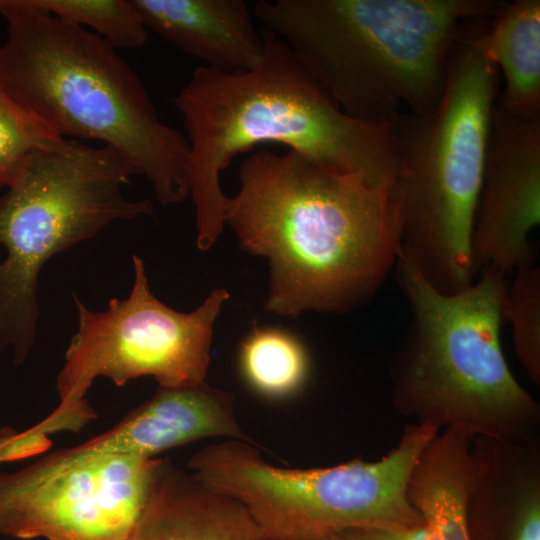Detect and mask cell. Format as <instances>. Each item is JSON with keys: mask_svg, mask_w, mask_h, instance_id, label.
<instances>
[{"mask_svg": "<svg viewBox=\"0 0 540 540\" xmlns=\"http://www.w3.org/2000/svg\"><path fill=\"white\" fill-rule=\"evenodd\" d=\"M224 221L240 247L265 257V310L345 312L368 301L395 267L401 220L394 185L340 171L302 153L261 149L239 168Z\"/></svg>", "mask_w": 540, "mask_h": 540, "instance_id": "cell-1", "label": "cell"}, {"mask_svg": "<svg viewBox=\"0 0 540 540\" xmlns=\"http://www.w3.org/2000/svg\"><path fill=\"white\" fill-rule=\"evenodd\" d=\"M262 35L265 50L254 68L224 72L200 66L173 99L189 143V195L202 251L225 225L221 172L259 144L280 143L340 171L395 184L391 119L347 115L282 40L266 28Z\"/></svg>", "mask_w": 540, "mask_h": 540, "instance_id": "cell-2", "label": "cell"}, {"mask_svg": "<svg viewBox=\"0 0 540 540\" xmlns=\"http://www.w3.org/2000/svg\"><path fill=\"white\" fill-rule=\"evenodd\" d=\"M498 0H258L254 15L347 115L390 120L439 102L453 48Z\"/></svg>", "mask_w": 540, "mask_h": 540, "instance_id": "cell-3", "label": "cell"}, {"mask_svg": "<svg viewBox=\"0 0 540 540\" xmlns=\"http://www.w3.org/2000/svg\"><path fill=\"white\" fill-rule=\"evenodd\" d=\"M8 37L0 69L13 97L66 138L119 152L164 204L189 195V143L163 123L133 69L94 32L27 5L0 0Z\"/></svg>", "mask_w": 540, "mask_h": 540, "instance_id": "cell-4", "label": "cell"}, {"mask_svg": "<svg viewBox=\"0 0 540 540\" xmlns=\"http://www.w3.org/2000/svg\"><path fill=\"white\" fill-rule=\"evenodd\" d=\"M395 269L411 310L391 364L399 412L471 441L532 438L539 405L513 376L500 344L506 274L487 267L469 287L447 294L401 250Z\"/></svg>", "mask_w": 540, "mask_h": 540, "instance_id": "cell-5", "label": "cell"}, {"mask_svg": "<svg viewBox=\"0 0 540 540\" xmlns=\"http://www.w3.org/2000/svg\"><path fill=\"white\" fill-rule=\"evenodd\" d=\"M466 29L452 50L445 87L426 113L391 118L401 252L442 293L476 279L471 234L482 185L499 71Z\"/></svg>", "mask_w": 540, "mask_h": 540, "instance_id": "cell-6", "label": "cell"}, {"mask_svg": "<svg viewBox=\"0 0 540 540\" xmlns=\"http://www.w3.org/2000/svg\"><path fill=\"white\" fill-rule=\"evenodd\" d=\"M438 433L435 425L416 422L378 461L310 469L274 466L254 442L226 439L197 451L187 467L242 503L269 540H323L351 529L403 530L424 523L408 498V484Z\"/></svg>", "mask_w": 540, "mask_h": 540, "instance_id": "cell-7", "label": "cell"}, {"mask_svg": "<svg viewBox=\"0 0 540 540\" xmlns=\"http://www.w3.org/2000/svg\"><path fill=\"white\" fill-rule=\"evenodd\" d=\"M134 283L125 299L89 310L73 294L78 328L57 377L59 405L41 421L48 433L79 431L96 417L86 399L98 377L123 386L151 376L160 387L206 382L214 322L229 299L214 289L189 313L168 307L151 291L141 258L133 255Z\"/></svg>", "mask_w": 540, "mask_h": 540, "instance_id": "cell-8", "label": "cell"}, {"mask_svg": "<svg viewBox=\"0 0 540 540\" xmlns=\"http://www.w3.org/2000/svg\"><path fill=\"white\" fill-rule=\"evenodd\" d=\"M122 217L102 175L82 158L62 152L32 156L0 197V349L13 364L31 353L39 319L38 278L44 264L93 238Z\"/></svg>", "mask_w": 540, "mask_h": 540, "instance_id": "cell-9", "label": "cell"}, {"mask_svg": "<svg viewBox=\"0 0 540 540\" xmlns=\"http://www.w3.org/2000/svg\"><path fill=\"white\" fill-rule=\"evenodd\" d=\"M155 459L80 444L0 473V536L126 540L142 508Z\"/></svg>", "mask_w": 540, "mask_h": 540, "instance_id": "cell-10", "label": "cell"}, {"mask_svg": "<svg viewBox=\"0 0 540 540\" xmlns=\"http://www.w3.org/2000/svg\"><path fill=\"white\" fill-rule=\"evenodd\" d=\"M540 223V119L524 120L497 103L471 234L478 274L495 267L506 275L534 265L530 240Z\"/></svg>", "mask_w": 540, "mask_h": 540, "instance_id": "cell-11", "label": "cell"}, {"mask_svg": "<svg viewBox=\"0 0 540 540\" xmlns=\"http://www.w3.org/2000/svg\"><path fill=\"white\" fill-rule=\"evenodd\" d=\"M465 519L470 540H540V456L534 438L471 441Z\"/></svg>", "mask_w": 540, "mask_h": 540, "instance_id": "cell-12", "label": "cell"}, {"mask_svg": "<svg viewBox=\"0 0 540 540\" xmlns=\"http://www.w3.org/2000/svg\"><path fill=\"white\" fill-rule=\"evenodd\" d=\"M211 437L253 442L241 428L231 393L206 382L160 387L153 397L110 430L84 443L86 448L143 458Z\"/></svg>", "mask_w": 540, "mask_h": 540, "instance_id": "cell-13", "label": "cell"}, {"mask_svg": "<svg viewBox=\"0 0 540 540\" xmlns=\"http://www.w3.org/2000/svg\"><path fill=\"white\" fill-rule=\"evenodd\" d=\"M126 540H269L246 507L169 459H155Z\"/></svg>", "mask_w": 540, "mask_h": 540, "instance_id": "cell-14", "label": "cell"}, {"mask_svg": "<svg viewBox=\"0 0 540 540\" xmlns=\"http://www.w3.org/2000/svg\"><path fill=\"white\" fill-rule=\"evenodd\" d=\"M143 24L205 67L254 68L265 43L242 0H130Z\"/></svg>", "mask_w": 540, "mask_h": 540, "instance_id": "cell-15", "label": "cell"}, {"mask_svg": "<svg viewBox=\"0 0 540 540\" xmlns=\"http://www.w3.org/2000/svg\"><path fill=\"white\" fill-rule=\"evenodd\" d=\"M473 473L471 442L445 429L421 453L408 498L424 523L403 530L351 529L323 540H470L465 509Z\"/></svg>", "mask_w": 540, "mask_h": 540, "instance_id": "cell-16", "label": "cell"}, {"mask_svg": "<svg viewBox=\"0 0 540 540\" xmlns=\"http://www.w3.org/2000/svg\"><path fill=\"white\" fill-rule=\"evenodd\" d=\"M478 21L473 41L505 79L497 104L514 117L540 119V1L504 2L488 28L474 29Z\"/></svg>", "mask_w": 540, "mask_h": 540, "instance_id": "cell-17", "label": "cell"}, {"mask_svg": "<svg viewBox=\"0 0 540 540\" xmlns=\"http://www.w3.org/2000/svg\"><path fill=\"white\" fill-rule=\"evenodd\" d=\"M239 367L247 384L271 400L295 396L310 373L307 350L297 337L281 329L257 326L241 342Z\"/></svg>", "mask_w": 540, "mask_h": 540, "instance_id": "cell-18", "label": "cell"}, {"mask_svg": "<svg viewBox=\"0 0 540 540\" xmlns=\"http://www.w3.org/2000/svg\"><path fill=\"white\" fill-rule=\"evenodd\" d=\"M27 5L61 21L86 29L115 48H140L148 29L130 0H25Z\"/></svg>", "mask_w": 540, "mask_h": 540, "instance_id": "cell-19", "label": "cell"}, {"mask_svg": "<svg viewBox=\"0 0 540 540\" xmlns=\"http://www.w3.org/2000/svg\"><path fill=\"white\" fill-rule=\"evenodd\" d=\"M64 140L13 97L0 69V188H8L16 180L33 153Z\"/></svg>", "mask_w": 540, "mask_h": 540, "instance_id": "cell-20", "label": "cell"}, {"mask_svg": "<svg viewBox=\"0 0 540 540\" xmlns=\"http://www.w3.org/2000/svg\"><path fill=\"white\" fill-rule=\"evenodd\" d=\"M503 321L510 324L515 352L531 381L540 382V269L515 272L502 301Z\"/></svg>", "mask_w": 540, "mask_h": 540, "instance_id": "cell-21", "label": "cell"}, {"mask_svg": "<svg viewBox=\"0 0 540 540\" xmlns=\"http://www.w3.org/2000/svg\"><path fill=\"white\" fill-rule=\"evenodd\" d=\"M11 432V428H2L0 429V447L5 442L7 437L9 436Z\"/></svg>", "mask_w": 540, "mask_h": 540, "instance_id": "cell-22", "label": "cell"}]
</instances>
